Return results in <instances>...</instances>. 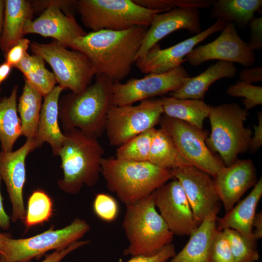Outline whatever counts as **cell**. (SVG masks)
<instances>
[{
  "mask_svg": "<svg viewBox=\"0 0 262 262\" xmlns=\"http://www.w3.org/2000/svg\"><path fill=\"white\" fill-rule=\"evenodd\" d=\"M148 27L135 26L126 30L91 32L76 39L70 48L89 59L96 76H104L120 82L131 72Z\"/></svg>",
  "mask_w": 262,
  "mask_h": 262,
  "instance_id": "obj_1",
  "label": "cell"
},
{
  "mask_svg": "<svg viewBox=\"0 0 262 262\" xmlns=\"http://www.w3.org/2000/svg\"><path fill=\"white\" fill-rule=\"evenodd\" d=\"M113 82L104 76H97L95 82L83 91L63 96L59 101V119L64 131L77 129L90 136L100 137L112 105Z\"/></svg>",
  "mask_w": 262,
  "mask_h": 262,
  "instance_id": "obj_2",
  "label": "cell"
},
{
  "mask_svg": "<svg viewBox=\"0 0 262 262\" xmlns=\"http://www.w3.org/2000/svg\"><path fill=\"white\" fill-rule=\"evenodd\" d=\"M63 133L66 139L58 154L63 178L57 183L65 192L75 195L83 185L93 187L98 182L104 150L98 138L78 129L66 130Z\"/></svg>",
  "mask_w": 262,
  "mask_h": 262,
  "instance_id": "obj_3",
  "label": "cell"
},
{
  "mask_svg": "<svg viewBox=\"0 0 262 262\" xmlns=\"http://www.w3.org/2000/svg\"><path fill=\"white\" fill-rule=\"evenodd\" d=\"M101 174L109 190L125 205L151 195L173 179L170 170L148 161H127L115 157L102 159Z\"/></svg>",
  "mask_w": 262,
  "mask_h": 262,
  "instance_id": "obj_4",
  "label": "cell"
},
{
  "mask_svg": "<svg viewBox=\"0 0 262 262\" xmlns=\"http://www.w3.org/2000/svg\"><path fill=\"white\" fill-rule=\"evenodd\" d=\"M122 225L129 242L125 256H153L173 240L174 235L157 211L151 195L126 205Z\"/></svg>",
  "mask_w": 262,
  "mask_h": 262,
  "instance_id": "obj_5",
  "label": "cell"
},
{
  "mask_svg": "<svg viewBox=\"0 0 262 262\" xmlns=\"http://www.w3.org/2000/svg\"><path fill=\"white\" fill-rule=\"evenodd\" d=\"M247 111L235 102L211 106L208 117L211 132L206 143L210 150L218 153L226 166L249 149L252 131L245 127Z\"/></svg>",
  "mask_w": 262,
  "mask_h": 262,
  "instance_id": "obj_6",
  "label": "cell"
},
{
  "mask_svg": "<svg viewBox=\"0 0 262 262\" xmlns=\"http://www.w3.org/2000/svg\"><path fill=\"white\" fill-rule=\"evenodd\" d=\"M77 11L84 26L92 32L148 28L155 15L162 13L143 8L133 0H79Z\"/></svg>",
  "mask_w": 262,
  "mask_h": 262,
  "instance_id": "obj_7",
  "label": "cell"
},
{
  "mask_svg": "<svg viewBox=\"0 0 262 262\" xmlns=\"http://www.w3.org/2000/svg\"><path fill=\"white\" fill-rule=\"evenodd\" d=\"M34 13L42 11L36 19H28L23 33L38 34L51 37L66 48H70L74 41L87 34L75 18L77 0H31Z\"/></svg>",
  "mask_w": 262,
  "mask_h": 262,
  "instance_id": "obj_8",
  "label": "cell"
},
{
  "mask_svg": "<svg viewBox=\"0 0 262 262\" xmlns=\"http://www.w3.org/2000/svg\"><path fill=\"white\" fill-rule=\"evenodd\" d=\"M30 49L51 67L58 85L71 92L81 93L91 85L95 76L91 63L82 52L71 50L53 40L49 43L31 42Z\"/></svg>",
  "mask_w": 262,
  "mask_h": 262,
  "instance_id": "obj_9",
  "label": "cell"
},
{
  "mask_svg": "<svg viewBox=\"0 0 262 262\" xmlns=\"http://www.w3.org/2000/svg\"><path fill=\"white\" fill-rule=\"evenodd\" d=\"M83 219L76 218L66 227L53 229L29 238L4 241L0 249V262H30L48 251L63 249L79 241L90 230Z\"/></svg>",
  "mask_w": 262,
  "mask_h": 262,
  "instance_id": "obj_10",
  "label": "cell"
},
{
  "mask_svg": "<svg viewBox=\"0 0 262 262\" xmlns=\"http://www.w3.org/2000/svg\"><path fill=\"white\" fill-rule=\"evenodd\" d=\"M164 114L160 98H149L136 105H112L105 131L109 144L119 147L135 136L154 128Z\"/></svg>",
  "mask_w": 262,
  "mask_h": 262,
  "instance_id": "obj_11",
  "label": "cell"
},
{
  "mask_svg": "<svg viewBox=\"0 0 262 262\" xmlns=\"http://www.w3.org/2000/svg\"><path fill=\"white\" fill-rule=\"evenodd\" d=\"M160 128L168 134L190 165L213 178L225 166L222 161L210 150L206 143L207 133L186 122L163 114Z\"/></svg>",
  "mask_w": 262,
  "mask_h": 262,
  "instance_id": "obj_12",
  "label": "cell"
},
{
  "mask_svg": "<svg viewBox=\"0 0 262 262\" xmlns=\"http://www.w3.org/2000/svg\"><path fill=\"white\" fill-rule=\"evenodd\" d=\"M190 76L181 66L162 73H150L141 79L131 78L126 82H114L112 104L132 105L137 101L162 96L180 88L184 78Z\"/></svg>",
  "mask_w": 262,
  "mask_h": 262,
  "instance_id": "obj_13",
  "label": "cell"
},
{
  "mask_svg": "<svg viewBox=\"0 0 262 262\" xmlns=\"http://www.w3.org/2000/svg\"><path fill=\"white\" fill-rule=\"evenodd\" d=\"M213 60L237 63L250 67L255 62V56L247 43L239 35L234 23L228 22L217 38L194 48L186 58L193 66Z\"/></svg>",
  "mask_w": 262,
  "mask_h": 262,
  "instance_id": "obj_14",
  "label": "cell"
},
{
  "mask_svg": "<svg viewBox=\"0 0 262 262\" xmlns=\"http://www.w3.org/2000/svg\"><path fill=\"white\" fill-rule=\"evenodd\" d=\"M159 213L174 235L190 236L197 229L184 190L176 179L170 180L151 194Z\"/></svg>",
  "mask_w": 262,
  "mask_h": 262,
  "instance_id": "obj_15",
  "label": "cell"
},
{
  "mask_svg": "<svg viewBox=\"0 0 262 262\" xmlns=\"http://www.w3.org/2000/svg\"><path fill=\"white\" fill-rule=\"evenodd\" d=\"M173 179L182 186L198 227L207 215L220 209L213 178L207 173L192 165L170 170Z\"/></svg>",
  "mask_w": 262,
  "mask_h": 262,
  "instance_id": "obj_16",
  "label": "cell"
},
{
  "mask_svg": "<svg viewBox=\"0 0 262 262\" xmlns=\"http://www.w3.org/2000/svg\"><path fill=\"white\" fill-rule=\"evenodd\" d=\"M226 23L222 20H216L204 31L167 48L162 49L157 44L136 60V66L146 74L162 73L176 68L186 60L185 57L196 45L213 33L221 31Z\"/></svg>",
  "mask_w": 262,
  "mask_h": 262,
  "instance_id": "obj_17",
  "label": "cell"
},
{
  "mask_svg": "<svg viewBox=\"0 0 262 262\" xmlns=\"http://www.w3.org/2000/svg\"><path fill=\"white\" fill-rule=\"evenodd\" d=\"M37 147L34 138H28L15 151H0V176L7 188L12 206L11 220H23L26 214L23 190L26 181L27 156Z\"/></svg>",
  "mask_w": 262,
  "mask_h": 262,
  "instance_id": "obj_18",
  "label": "cell"
},
{
  "mask_svg": "<svg viewBox=\"0 0 262 262\" xmlns=\"http://www.w3.org/2000/svg\"><path fill=\"white\" fill-rule=\"evenodd\" d=\"M213 179L216 194L226 213L258 181L256 168L251 159H237L231 165L220 169Z\"/></svg>",
  "mask_w": 262,
  "mask_h": 262,
  "instance_id": "obj_19",
  "label": "cell"
},
{
  "mask_svg": "<svg viewBox=\"0 0 262 262\" xmlns=\"http://www.w3.org/2000/svg\"><path fill=\"white\" fill-rule=\"evenodd\" d=\"M181 29L187 30L196 34L202 32L199 9L175 8L156 14L143 38L136 56V60L162 39Z\"/></svg>",
  "mask_w": 262,
  "mask_h": 262,
  "instance_id": "obj_20",
  "label": "cell"
},
{
  "mask_svg": "<svg viewBox=\"0 0 262 262\" xmlns=\"http://www.w3.org/2000/svg\"><path fill=\"white\" fill-rule=\"evenodd\" d=\"M262 196V178L261 177L245 198L239 201L236 205L226 213L222 217H217L216 229H234L240 233L247 241L257 246V241L252 233V222Z\"/></svg>",
  "mask_w": 262,
  "mask_h": 262,
  "instance_id": "obj_21",
  "label": "cell"
},
{
  "mask_svg": "<svg viewBox=\"0 0 262 262\" xmlns=\"http://www.w3.org/2000/svg\"><path fill=\"white\" fill-rule=\"evenodd\" d=\"M64 90L59 85L44 98L39 117L37 132L34 138L37 147L48 143L52 148L53 154L58 156L66 137L61 131L58 123L59 101L61 92Z\"/></svg>",
  "mask_w": 262,
  "mask_h": 262,
  "instance_id": "obj_22",
  "label": "cell"
},
{
  "mask_svg": "<svg viewBox=\"0 0 262 262\" xmlns=\"http://www.w3.org/2000/svg\"><path fill=\"white\" fill-rule=\"evenodd\" d=\"M219 210L209 214L190 235L184 247L167 262H210L213 241L216 231V221Z\"/></svg>",
  "mask_w": 262,
  "mask_h": 262,
  "instance_id": "obj_23",
  "label": "cell"
},
{
  "mask_svg": "<svg viewBox=\"0 0 262 262\" xmlns=\"http://www.w3.org/2000/svg\"><path fill=\"white\" fill-rule=\"evenodd\" d=\"M237 71L234 63L218 61L200 74L184 78L181 86L172 92L171 97L203 100L206 91L214 82L222 78H232Z\"/></svg>",
  "mask_w": 262,
  "mask_h": 262,
  "instance_id": "obj_24",
  "label": "cell"
},
{
  "mask_svg": "<svg viewBox=\"0 0 262 262\" xmlns=\"http://www.w3.org/2000/svg\"><path fill=\"white\" fill-rule=\"evenodd\" d=\"M34 14L31 0H5L0 48L5 54L24 35L26 21Z\"/></svg>",
  "mask_w": 262,
  "mask_h": 262,
  "instance_id": "obj_25",
  "label": "cell"
},
{
  "mask_svg": "<svg viewBox=\"0 0 262 262\" xmlns=\"http://www.w3.org/2000/svg\"><path fill=\"white\" fill-rule=\"evenodd\" d=\"M164 114L203 130V122L208 116L211 106L203 100L180 99L172 97L160 98Z\"/></svg>",
  "mask_w": 262,
  "mask_h": 262,
  "instance_id": "obj_26",
  "label": "cell"
},
{
  "mask_svg": "<svg viewBox=\"0 0 262 262\" xmlns=\"http://www.w3.org/2000/svg\"><path fill=\"white\" fill-rule=\"evenodd\" d=\"M18 86L15 85L10 96L0 100V142L1 151H13L15 143L22 135L21 121L17 115Z\"/></svg>",
  "mask_w": 262,
  "mask_h": 262,
  "instance_id": "obj_27",
  "label": "cell"
},
{
  "mask_svg": "<svg viewBox=\"0 0 262 262\" xmlns=\"http://www.w3.org/2000/svg\"><path fill=\"white\" fill-rule=\"evenodd\" d=\"M148 161L169 170L190 165L181 154L171 136L161 128L155 130Z\"/></svg>",
  "mask_w": 262,
  "mask_h": 262,
  "instance_id": "obj_28",
  "label": "cell"
},
{
  "mask_svg": "<svg viewBox=\"0 0 262 262\" xmlns=\"http://www.w3.org/2000/svg\"><path fill=\"white\" fill-rule=\"evenodd\" d=\"M262 5V0H215L212 6L211 16L216 20L246 27Z\"/></svg>",
  "mask_w": 262,
  "mask_h": 262,
  "instance_id": "obj_29",
  "label": "cell"
},
{
  "mask_svg": "<svg viewBox=\"0 0 262 262\" xmlns=\"http://www.w3.org/2000/svg\"><path fill=\"white\" fill-rule=\"evenodd\" d=\"M42 98L41 95L25 80L17 107L20 115L22 135L27 139L35 138L36 136Z\"/></svg>",
  "mask_w": 262,
  "mask_h": 262,
  "instance_id": "obj_30",
  "label": "cell"
},
{
  "mask_svg": "<svg viewBox=\"0 0 262 262\" xmlns=\"http://www.w3.org/2000/svg\"><path fill=\"white\" fill-rule=\"evenodd\" d=\"M155 130V128L148 130L119 146L115 158L127 161H148Z\"/></svg>",
  "mask_w": 262,
  "mask_h": 262,
  "instance_id": "obj_31",
  "label": "cell"
},
{
  "mask_svg": "<svg viewBox=\"0 0 262 262\" xmlns=\"http://www.w3.org/2000/svg\"><path fill=\"white\" fill-rule=\"evenodd\" d=\"M53 204L50 197L44 191H34L28 198L24 219L27 228L48 221L52 215Z\"/></svg>",
  "mask_w": 262,
  "mask_h": 262,
  "instance_id": "obj_32",
  "label": "cell"
},
{
  "mask_svg": "<svg viewBox=\"0 0 262 262\" xmlns=\"http://www.w3.org/2000/svg\"><path fill=\"white\" fill-rule=\"evenodd\" d=\"M222 231L228 241L235 262H256L259 260L257 246L247 241L234 229H225Z\"/></svg>",
  "mask_w": 262,
  "mask_h": 262,
  "instance_id": "obj_33",
  "label": "cell"
},
{
  "mask_svg": "<svg viewBox=\"0 0 262 262\" xmlns=\"http://www.w3.org/2000/svg\"><path fill=\"white\" fill-rule=\"evenodd\" d=\"M24 76L25 80L43 97L49 94L57 83L54 74L47 69L45 61L40 57L34 69Z\"/></svg>",
  "mask_w": 262,
  "mask_h": 262,
  "instance_id": "obj_34",
  "label": "cell"
},
{
  "mask_svg": "<svg viewBox=\"0 0 262 262\" xmlns=\"http://www.w3.org/2000/svg\"><path fill=\"white\" fill-rule=\"evenodd\" d=\"M227 94L234 97H242L245 109L246 111L262 104V87L254 85L242 81L229 86Z\"/></svg>",
  "mask_w": 262,
  "mask_h": 262,
  "instance_id": "obj_35",
  "label": "cell"
},
{
  "mask_svg": "<svg viewBox=\"0 0 262 262\" xmlns=\"http://www.w3.org/2000/svg\"><path fill=\"white\" fill-rule=\"evenodd\" d=\"M93 209L96 215L106 222L115 220L119 213L117 201L113 196L106 193H98L96 195Z\"/></svg>",
  "mask_w": 262,
  "mask_h": 262,
  "instance_id": "obj_36",
  "label": "cell"
},
{
  "mask_svg": "<svg viewBox=\"0 0 262 262\" xmlns=\"http://www.w3.org/2000/svg\"><path fill=\"white\" fill-rule=\"evenodd\" d=\"M210 262H235L222 230H216L212 243Z\"/></svg>",
  "mask_w": 262,
  "mask_h": 262,
  "instance_id": "obj_37",
  "label": "cell"
},
{
  "mask_svg": "<svg viewBox=\"0 0 262 262\" xmlns=\"http://www.w3.org/2000/svg\"><path fill=\"white\" fill-rule=\"evenodd\" d=\"M31 43V41L28 39L21 38L4 54L5 62L14 67L28 53L27 50Z\"/></svg>",
  "mask_w": 262,
  "mask_h": 262,
  "instance_id": "obj_38",
  "label": "cell"
},
{
  "mask_svg": "<svg viewBox=\"0 0 262 262\" xmlns=\"http://www.w3.org/2000/svg\"><path fill=\"white\" fill-rule=\"evenodd\" d=\"M176 254L175 246L173 244L170 243L165 246L159 253L153 256H133L126 262H167Z\"/></svg>",
  "mask_w": 262,
  "mask_h": 262,
  "instance_id": "obj_39",
  "label": "cell"
},
{
  "mask_svg": "<svg viewBox=\"0 0 262 262\" xmlns=\"http://www.w3.org/2000/svg\"><path fill=\"white\" fill-rule=\"evenodd\" d=\"M250 28V36L247 43L250 49L260 50L262 49V17L254 16L248 22Z\"/></svg>",
  "mask_w": 262,
  "mask_h": 262,
  "instance_id": "obj_40",
  "label": "cell"
},
{
  "mask_svg": "<svg viewBox=\"0 0 262 262\" xmlns=\"http://www.w3.org/2000/svg\"><path fill=\"white\" fill-rule=\"evenodd\" d=\"M133 1L143 8L162 13L176 8L175 0H133Z\"/></svg>",
  "mask_w": 262,
  "mask_h": 262,
  "instance_id": "obj_41",
  "label": "cell"
},
{
  "mask_svg": "<svg viewBox=\"0 0 262 262\" xmlns=\"http://www.w3.org/2000/svg\"><path fill=\"white\" fill-rule=\"evenodd\" d=\"M90 242V240L77 241L64 249L56 250L41 262H60L68 254L74 250L88 244Z\"/></svg>",
  "mask_w": 262,
  "mask_h": 262,
  "instance_id": "obj_42",
  "label": "cell"
},
{
  "mask_svg": "<svg viewBox=\"0 0 262 262\" xmlns=\"http://www.w3.org/2000/svg\"><path fill=\"white\" fill-rule=\"evenodd\" d=\"M240 81L251 83L262 81V67H246L239 74Z\"/></svg>",
  "mask_w": 262,
  "mask_h": 262,
  "instance_id": "obj_43",
  "label": "cell"
},
{
  "mask_svg": "<svg viewBox=\"0 0 262 262\" xmlns=\"http://www.w3.org/2000/svg\"><path fill=\"white\" fill-rule=\"evenodd\" d=\"M258 124L254 127V134L251 137L249 150L256 152L262 145V112L258 113Z\"/></svg>",
  "mask_w": 262,
  "mask_h": 262,
  "instance_id": "obj_44",
  "label": "cell"
},
{
  "mask_svg": "<svg viewBox=\"0 0 262 262\" xmlns=\"http://www.w3.org/2000/svg\"><path fill=\"white\" fill-rule=\"evenodd\" d=\"M39 56L35 55H30L27 53L20 62L14 67L21 71L24 75L32 71L38 61Z\"/></svg>",
  "mask_w": 262,
  "mask_h": 262,
  "instance_id": "obj_45",
  "label": "cell"
},
{
  "mask_svg": "<svg viewBox=\"0 0 262 262\" xmlns=\"http://www.w3.org/2000/svg\"><path fill=\"white\" fill-rule=\"evenodd\" d=\"M213 0H175L176 8H208L212 6Z\"/></svg>",
  "mask_w": 262,
  "mask_h": 262,
  "instance_id": "obj_46",
  "label": "cell"
},
{
  "mask_svg": "<svg viewBox=\"0 0 262 262\" xmlns=\"http://www.w3.org/2000/svg\"><path fill=\"white\" fill-rule=\"evenodd\" d=\"M252 228H255L252 233L254 239L257 241L262 237V212L256 213L252 222Z\"/></svg>",
  "mask_w": 262,
  "mask_h": 262,
  "instance_id": "obj_47",
  "label": "cell"
},
{
  "mask_svg": "<svg viewBox=\"0 0 262 262\" xmlns=\"http://www.w3.org/2000/svg\"><path fill=\"white\" fill-rule=\"evenodd\" d=\"M1 178L0 176V227L3 229L8 230L10 228V219L5 212L2 202V197L0 192Z\"/></svg>",
  "mask_w": 262,
  "mask_h": 262,
  "instance_id": "obj_48",
  "label": "cell"
},
{
  "mask_svg": "<svg viewBox=\"0 0 262 262\" xmlns=\"http://www.w3.org/2000/svg\"><path fill=\"white\" fill-rule=\"evenodd\" d=\"M12 67L5 62L0 64V86L9 75Z\"/></svg>",
  "mask_w": 262,
  "mask_h": 262,
  "instance_id": "obj_49",
  "label": "cell"
},
{
  "mask_svg": "<svg viewBox=\"0 0 262 262\" xmlns=\"http://www.w3.org/2000/svg\"><path fill=\"white\" fill-rule=\"evenodd\" d=\"M5 7V0H0V41L1 39L3 20H4V12Z\"/></svg>",
  "mask_w": 262,
  "mask_h": 262,
  "instance_id": "obj_50",
  "label": "cell"
},
{
  "mask_svg": "<svg viewBox=\"0 0 262 262\" xmlns=\"http://www.w3.org/2000/svg\"><path fill=\"white\" fill-rule=\"evenodd\" d=\"M9 237H10L9 234L0 232V249L2 246L5 240Z\"/></svg>",
  "mask_w": 262,
  "mask_h": 262,
  "instance_id": "obj_51",
  "label": "cell"
}]
</instances>
